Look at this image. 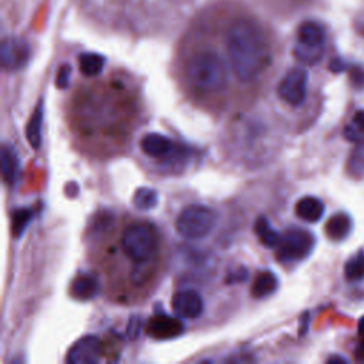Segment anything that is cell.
Instances as JSON below:
<instances>
[{
    "label": "cell",
    "instance_id": "obj_1",
    "mask_svg": "<svg viewBox=\"0 0 364 364\" xmlns=\"http://www.w3.org/2000/svg\"><path fill=\"white\" fill-rule=\"evenodd\" d=\"M193 0H74L98 26L121 33L149 34L173 26Z\"/></svg>",
    "mask_w": 364,
    "mask_h": 364
},
{
    "label": "cell",
    "instance_id": "obj_2",
    "mask_svg": "<svg viewBox=\"0 0 364 364\" xmlns=\"http://www.w3.org/2000/svg\"><path fill=\"white\" fill-rule=\"evenodd\" d=\"M119 245L134 267L151 266L158 256L159 233L152 223L135 222L122 230Z\"/></svg>",
    "mask_w": 364,
    "mask_h": 364
},
{
    "label": "cell",
    "instance_id": "obj_3",
    "mask_svg": "<svg viewBox=\"0 0 364 364\" xmlns=\"http://www.w3.org/2000/svg\"><path fill=\"white\" fill-rule=\"evenodd\" d=\"M216 223L213 209L203 205H189L179 213L175 229L185 239H200L208 236Z\"/></svg>",
    "mask_w": 364,
    "mask_h": 364
},
{
    "label": "cell",
    "instance_id": "obj_4",
    "mask_svg": "<svg viewBox=\"0 0 364 364\" xmlns=\"http://www.w3.org/2000/svg\"><path fill=\"white\" fill-rule=\"evenodd\" d=\"M314 246V236L300 228L289 229L276 246V257L282 263L300 262L306 259Z\"/></svg>",
    "mask_w": 364,
    "mask_h": 364
},
{
    "label": "cell",
    "instance_id": "obj_5",
    "mask_svg": "<svg viewBox=\"0 0 364 364\" xmlns=\"http://www.w3.org/2000/svg\"><path fill=\"white\" fill-rule=\"evenodd\" d=\"M309 74L304 68H290L277 85V95L290 107H300L307 100Z\"/></svg>",
    "mask_w": 364,
    "mask_h": 364
},
{
    "label": "cell",
    "instance_id": "obj_6",
    "mask_svg": "<svg viewBox=\"0 0 364 364\" xmlns=\"http://www.w3.org/2000/svg\"><path fill=\"white\" fill-rule=\"evenodd\" d=\"M172 310L181 318H198L203 313L202 296L192 289L179 290L172 297Z\"/></svg>",
    "mask_w": 364,
    "mask_h": 364
},
{
    "label": "cell",
    "instance_id": "obj_7",
    "mask_svg": "<svg viewBox=\"0 0 364 364\" xmlns=\"http://www.w3.org/2000/svg\"><path fill=\"white\" fill-rule=\"evenodd\" d=\"M101 355V341L95 336H84L77 340L67 353V363L85 364L95 363Z\"/></svg>",
    "mask_w": 364,
    "mask_h": 364
},
{
    "label": "cell",
    "instance_id": "obj_8",
    "mask_svg": "<svg viewBox=\"0 0 364 364\" xmlns=\"http://www.w3.org/2000/svg\"><path fill=\"white\" fill-rule=\"evenodd\" d=\"M139 146H141V151L146 156L154 158V159L168 158L176 149V146H175L172 139H169L168 136H165L162 134H156V132L145 135L141 139Z\"/></svg>",
    "mask_w": 364,
    "mask_h": 364
},
{
    "label": "cell",
    "instance_id": "obj_9",
    "mask_svg": "<svg viewBox=\"0 0 364 364\" xmlns=\"http://www.w3.org/2000/svg\"><path fill=\"white\" fill-rule=\"evenodd\" d=\"M146 331L154 338L166 340V338H173L179 336L183 331V324L178 318L161 314L149 320Z\"/></svg>",
    "mask_w": 364,
    "mask_h": 364
},
{
    "label": "cell",
    "instance_id": "obj_10",
    "mask_svg": "<svg viewBox=\"0 0 364 364\" xmlns=\"http://www.w3.org/2000/svg\"><path fill=\"white\" fill-rule=\"evenodd\" d=\"M100 291V282L92 274H78L70 286V294L75 300H91Z\"/></svg>",
    "mask_w": 364,
    "mask_h": 364
},
{
    "label": "cell",
    "instance_id": "obj_11",
    "mask_svg": "<svg viewBox=\"0 0 364 364\" xmlns=\"http://www.w3.org/2000/svg\"><path fill=\"white\" fill-rule=\"evenodd\" d=\"M294 212L301 220L316 223L324 215V203L316 196H303L296 202Z\"/></svg>",
    "mask_w": 364,
    "mask_h": 364
},
{
    "label": "cell",
    "instance_id": "obj_12",
    "mask_svg": "<svg viewBox=\"0 0 364 364\" xmlns=\"http://www.w3.org/2000/svg\"><path fill=\"white\" fill-rule=\"evenodd\" d=\"M353 229V220L350 218V215L347 213H334L327 222H326V226H324V232L327 235L328 239L331 240H343L346 239L350 232Z\"/></svg>",
    "mask_w": 364,
    "mask_h": 364
},
{
    "label": "cell",
    "instance_id": "obj_13",
    "mask_svg": "<svg viewBox=\"0 0 364 364\" xmlns=\"http://www.w3.org/2000/svg\"><path fill=\"white\" fill-rule=\"evenodd\" d=\"M20 171L18 155L10 145H3L1 148V173L7 185H14Z\"/></svg>",
    "mask_w": 364,
    "mask_h": 364
},
{
    "label": "cell",
    "instance_id": "obj_14",
    "mask_svg": "<svg viewBox=\"0 0 364 364\" xmlns=\"http://www.w3.org/2000/svg\"><path fill=\"white\" fill-rule=\"evenodd\" d=\"M277 284H279L277 276L270 270H263L255 277L250 293L255 299H263L274 293L277 289Z\"/></svg>",
    "mask_w": 364,
    "mask_h": 364
},
{
    "label": "cell",
    "instance_id": "obj_15",
    "mask_svg": "<svg viewBox=\"0 0 364 364\" xmlns=\"http://www.w3.org/2000/svg\"><path fill=\"white\" fill-rule=\"evenodd\" d=\"M41 124H43V102L40 101L30 121L27 122V128H26L27 141L34 149H38L41 145Z\"/></svg>",
    "mask_w": 364,
    "mask_h": 364
},
{
    "label": "cell",
    "instance_id": "obj_16",
    "mask_svg": "<svg viewBox=\"0 0 364 364\" xmlns=\"http://www.w3.org/2000/svg\"><path fill=\"white\" fill-rule=\"evenodd\" d=\"M27 58V51H24L21 44H16L10 41L3 46V65L9 70L20 68Z\"/></svg>",
    "mask_w": 364,
    "mask_h": 364
},
{
    "label": "cell",
    "instance_id": "obj_17",
    "mask_svg": "<svg viewBox=\"0 0 364 364\" xmlns=\"http://www.w3.org/2000/svg\"><path fill=\"white\" fill-rule=\"evenodd\" d=\"M255 232L259 236V240L262 242V245H264L266 247H276L280 242V235L272 228V225L269 223V220L264 216L257 218L256 223H255Z\"/></svg>",
    "mask_w": 364,
    "mask_h": 364
},
{
    "label": "cell",
    "instance_id": "obj_18",
    "mask_svg": "<svg viewBox=\"0 0 364 364\" xmlns=\"http://www.w3.org/2000/svg\"><path fill=\"white\" fill-rule=\"evenodd\" d=\"M104 57L94 53H84L78 58L80 70L85 77H95L102 71Z\"/></svg>",
    "mask_w": 364,
    "mask_h": 364
},
{
    "label": "cell",
    "instance_id": "obj_19",
    "mask_svg": "<svg viewBox=\"0 0 364 364\" xmlns=\"http://www.w3.org/2000/svg\"><path fill=\"white\" fill-rule=\"evenodd\" d=\"M344 277L351 283L364 279V250L357 252L346 262Z\"/></svg>",
    "mask_w": 364,
    "mask_h": 364
},
{
    "label": "cell",
    "instance_id": "obj_20",
    "mask_svg": "<svg viewBox=\"0 0 364 364\" xmlns=\"http://www.w3.org/2000/svg\"><path fill=\"white\" fill-rule=\"evenodd\" d=\"M346 139L351 142L364 141V109H358L344 128Z\"/></svg>",
    "mask_w": 364,
    "mask_h": 364
},
{
    "label": "cell",
    "instance_id": "obj_21",
    "mask_svg": "<svg viewBox=\"0 0 364 364\" xmlns=\"http://www.w3.org/2000/svg\"><path fill=\"white\" fill-rule=\"evenodd\" d=\"M132 202L139 210H149L155 208L158 202V195L151 188H138L134 193Z\"/></svg>",
    "mask_w": 364,
    "mask_h": 364
},
{
    "label": "cell",
    "instance_id": "obj_22",
    "mask_svg": "<svg viewBox=\"0 0 364 364\" xmlns=\"http://www.w3.org/2000/svg\"><path fill=\"white\" fill-rule=\"evenodd\" d=\"M31 216H33L31 210L30 209H24V208L16 209L13 212V233H14L16 237H18L23 233V230L26 229V226L30 222Z\"/></svg>",
    "mask_w": 364,
    "mask_h": 364
},
{
    "label": "cell",
    "instance_id": "obj_23",
    "mask_svg": "<svg viewBox=\"0 0 364 364\" xmlns=\"http://www.w3.org/2000/svg\"><path fill=\"white\" fill-rule=\"evenodd\" d=\"M70 65H63L57 74V78H55V85L61 90L67 88L68 87V81H70Z\"/></svg>",
    "mask_w": 364,
    "mask_h": 364
},
{
    "label": "cell",
    "instance_id": "obj_24",
    "mask_svg": "<svg viewBox=\"0 0 364 364\" xmlns=\"http://www.w3.org/2000/svg\"><path fill=\"white\" fill-rule=\"evenodd\" d=\"M357 334H358V338H360L361 344L364 346V316L358 320V324H357Z\"/></svg>",
    "mask_w": 364,
    "mask_h": 364
}]
</instances>
